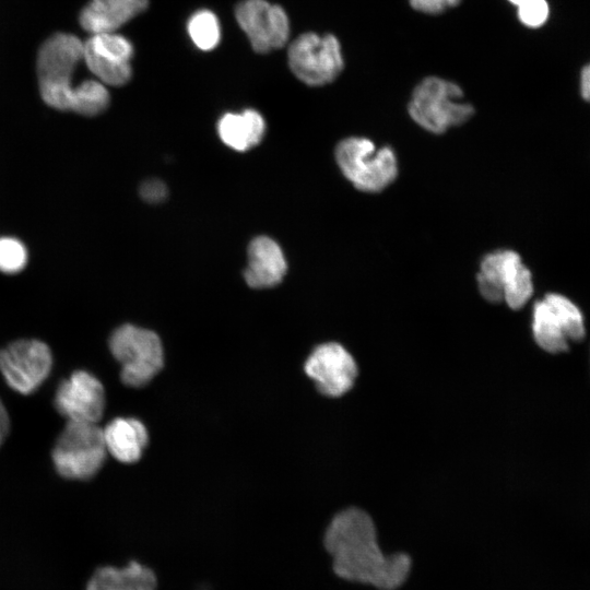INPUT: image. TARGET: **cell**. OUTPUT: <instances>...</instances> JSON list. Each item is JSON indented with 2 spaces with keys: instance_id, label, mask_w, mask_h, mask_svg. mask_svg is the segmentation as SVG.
Masks as SVG:
<instances>
[{
  "instance_id": "obj_13",
  "label": "cell",
  "mask_w": 590,
  "mask_h": 590,
  "mask_svg": "<svg viewBox=\"0 0 590 590\" xmlns=\"http://www.w3.org/2000/svg\"><path fill=\"white\" fill-rule=\"evenodd\" d=\"M102 382L86 370H75L57 387L54 406L67 421L96 423L105 410Z\"/></svg>"
},
{
  "instance_id": "obj_17",
  "label": "cell",
  "mask_w": 590,
  "mask_h": 590,
  "mask_svg": "<svg viewBox=\"0 0 590 590\" xmlns=\"http://www.w3.org/2000/svg\"><path fill=\"white\" fill-rule=\"evenodd\" d=\"M107 453L122 463L137 462L148 445L145 426L137 418L117 417L103 428Z\"/></svg>"
},
{
  "instance_id": "obj_14",
  "label": "cell",
  "mask_w": 590,
  "mask_h": 590,
  "mask_svg": "<svg viewBox=\"0 0 590 590\" xmlns=\"http://www.w3.org/2000/svg\"><path fill=\"white\" fill-rule=\"evenodd\" d=\"M305 371L315 381L320 393L337 398L353 387L357 365L341 344L328 342L317 346L308 356Z\"/></svg>"
},
{
  "instance_id": "obj_21",
  "label": "cell",
  "mask_w": 590,
  "mask_h": 590,
  "mask_svg": "<svg viewBox=\"0 0 590 590\" xmlns=\"http://www.w3.org/2000/svg\"><path fill=\"white\" fill-rule=\"evenodd\" d=\"M188 34L201 50H212L221 38V27L216 15L209 10H199L191 15L187 24Z\"/></svg>"
},
{
  "instance_id": "obj_24",
  "label": "cell",
  "mask_w": 590,
  "mask_h": 590,
  "mask_svg": "<svg viewBox=\"0 0 590 590\" xmlns=\"http://www.w3.org/2000/svg\"><path fill=\"white\" fill-rule=\"evenodd\" d=\"M461 0H409L411 7L425 14H439L453 8Z\"/></svg>"
},
{
  "instance_id": "obj_16",
  "label": "cell",
  "mask_w": 590,
  "mask_h": 590,
  "mask_svg": "<svg viewBox=\"0 0 590 590\" xmlns=\"http://www.w3.org/2000/svg\"><path fill=\"white\" fill-rule=\"evenodd\" d=\"M149 0H91L80 13V24L87 33L116 32L142 13Z\"/></svg>"
},
{
  "instance_id": "obj_18",
  "label": "cell",
  "mask_w": 590,
  "mask_h": 590,
  "mask_svg": "<svg viewBox=\"0 0 590 590\" xmlns=\"http://www.w3.org/2000/svg\"><path fill=\"white\" fill-rule=\"evenodd\" d=\"M264 131V119L255 109L227 113L217 122L220 139L227 146L239 152L247 151L259 144Z\"/></svg>"
},
{
  "instance_id": "obj_11",
  "label": "cell",
  "mask_w": 590,
  "mask_h": 590,
  "mask_svg": "<svg viewBox=\"0 0 590 590\" xmlns=\"http://www.w3.org/2000/svg\"><path fill=\"white\" fill-rule=\"evenodd\" d=\"M235 16L256 52L267 54L287 43L290 21L280 5L267 0H244L237 4Z\"/></svg>"
},
{
  "instance_id": "obj_6",
  "label": "cell",
  "mask_w": 590,
  "mask_h": 590,
  "mask_svg": "<svg viewBox=\"0 0 590 590\" xmlns=\"http://www.w3.org/2000/svg\"><path fill=\"white\" fill-rule=\"evenodd\" d=\"M476 282L481 295L491 303L505 302L511 309L523 307L533 294V278L519 253L500 249L481 261Z\"/></svg>"
},
{
  "instance_id": "obj_5",
  "label": "cell",
  "mask_w": 590,
  "mask_h": 590,
  "mask_svg": "<svg viewBox=\"0 0 590 590\" xmlns=\"http://www.w3.org/2000/svg\"><path fill=\"white\" fill-rule=\"evenodd\" d=\"M335 160L343 175L365 192H379L393 182L398 162L392 149H377L366 138L351 137L335 148Z\"/></svg>"
},
{
  "instance_id": "obj_3",
  "label": "cell",
  "mask_w": 590,
  "mask_h": 590,
  "mask_svg": "<svg viewBox=\"0 0 590 590\" xmlns=\"http://www.w3.org/2000/svg\"><path fill=\"white\" fill-rule=\"evenodd\" d=\"M462 99L463 92L458 84L428 76L414 88L409 103V114L426 131L444 133L473 116L472 105Z\"/></svg>"
},
{
  "instance_id": "obj_10",
  "label": "cell",
  "mask_w": 590,
  "mask_h": 590,
  "mask_svg": "<svg viewBox=\"0 0 590 590\" xmlns=\"http://www.w3.org/2000/svg\"><path fill=\"white\" fill-rule=\"evenodd\" d=\"M50 347L40 340L14 341L0 350V371L7 385L21 394L36 391L52 368Z\"/></svg>"
},
{
  "instance_id": "obj_25",
  "label": "cell",
  "mask_w": 590,
  "mask_h": 590,
  "mask_svg": "<svg viewBox=\"0 0 590 590\" xmlns=\"http://www.w3.org/2000/svg\"><path fill=\"white\" fill-rule=\"evenodd\" d=\"M140 194L148 202H161L167 196V188L158 179H149L141 185Z\"/></svg>"
},
{
  "instance_id": "obj_12",
  "label": "cell",
  "mask_w": 590,
  "mask_h": 590,
  "mask_svg": "<svg viewBox=\"0 0 590 590\" xmlns=\"http://www.w3.org/2000/svg\"><path fill=\"white\" fill-rule=\"evenodd\" d=\"M132 57L131 42L116 32L92 34L83 43V61L105 85L121 86L131 79Z\"/></svg>"
},
{
  "instance_id": "obj_1",
  "label": "cell",
  "mask_w": 590,
  "mask_h": 590,
  "mask_svg": "<svg viewBox=\"0 0 590 590\" xmlns=\"http://www.w3.org/2000/svg\"><path fill=\"white\" fill-rule=\"evenodd\" d=\"M324 546L333 558L334 573L349 581L394 590L410 573V557L403 553L385 555L371 518L358 508H347L332 519Z\"/></svg>"
},
{
  "instance_id": "obj_15",
  "label": "cell",
  "mask_w": 590,
  "mask_h": 590,
  "mask_svg": "<svg viewBox=\"0 0 590 590\" xmlns=\"http://www.w3.org/2000/svg\"><path fill=\"white\" fill-rule=\"evenodd\" d=\"M287 270L281 247L267 236H258L248 247V266L244 272L247 284L255 288L278 285Z\"/></svg>"
},
{
  "instance_id": "obj_7",
  "label": "cell",
  "mask_w": 590,
  "mask_h": 590,
  "mask_svg": "<svg viewBox=\"0 0 590 590\" xmlns=\"http://www.w3.org/2000/svg\"><path fill=\"white\" fill-rule=\"evenodd\" d=\"M109 350L121 365V381L129 387L146 385L163 367L162 342L148 329L120 326L109 338Z\"/></svg>"
},
{
  "instance_id": "obj_4",
  "label": "cell",
  "mask_w": 590,
  "mask_h": 590,
  "mask_svg": "<svg viewBox=\"0 0 590 590\" xmlns=\"http://www.w3.org/2000/svg\"><path fill=\"white\" fill-rule=\"evenodd\" d=\"M107 456L103 428L96 423L68 421L51 451L54 467L68 480L86 481L103 467Z\"/></svg>"
},
{
  "instance_id": "obj_19",
  "label": "cell",
  "mask_w": 590,
  "mask_h": 590,
  "mask_svg": "<svg viewBox=\"0 0 590 590\" xmlns=\"http://www.w3.org/2000/svg\"><path fill=\"white\" fill-rule=\"evenodd\" d=\"M153 571L131 562L123 568L101 567L90 578L86 590H155Z\"/></svg>"
},
{
  "instance_id": "obj_26",
  "label": "cell",
  "mask_w": 590,
  "mask_h": 590,
  "mask_svg": "<svg viewBox=\"0 0 590 590\" xmlns=\"http://www.w3.org/2000/svg\"><path fill=\"white\" fill-rule=\"evenodd\" d=\"M580 93L582 98L590 103V63L581 71Z\"/></svg>"
},
{
  "instance_id": "obj_20",
  "label": "cell",
  "mask_w": 590,
  "mask_h": 590,
  "mask_svg": "<svg viewBox=\"0 0 590 590\" xmlns=\"http://www.w3.org/2000/svg\"><path fill=\"white\" fill-rule=\"evenodd\" d=\"M108 104L109 93L106 85L91 79L75 85L70 110L84 116H96L103 113Z\"/></svg>"
},
{
  "instance_id": "obj_9",
  "label": "cell",
  "mask_w": 590,
  "mask_h": 590,
  "mask_svg": "<svg viewBox=\"0 0 590 590\" xmlns=\"http://www.w3.org/2000/svg\"><path fill=\"white\" fill-rule=\"evenodd\" d=\"M287 60L294 75L311 86L331 83L344 67L340 43L332 34L299 35L288 47Z\"/></svg>"
},
{
  "instance_id": "obj_22",
  "label": "cell",
  "mask_w": 590,
  "mask_h": 590,
  "mask_svg": "<svg viewBox=\"0 0 590 590\" xmlns=\"http://www.w3.org/2000/svg\"><path fill=\"white\" fill-rule=\"evenodd\" d=\"M27 263V250L16 238L0 237V271L4 273H17Z\"/></svg>"
},
{
  "instance_id": "obj_8",
  "label": "cell",
  "mask_w": 590,
  "mask_h": 590,
  "mask_svg": "<svg viewBox=\"0 0 590 590\" xmlns=\"http://www.w3.org/2000/svg\"><path fill=\"white\" fill-rule=\"evenodd\" d=\"M532 332L536 344L551 354L567 352L569 342L586 334L579 307L559 293H548L533 305Z\"/></svg>"
},
{
  "instance_id": "obj_2",
  "label": "cell",
  "mask_w": 590,
  "mask_h": 590,
  "mask_svg": "<svg viewBox=\"0 0 590 590\" xmlns=\"http://www.w3.org/2000/svg\"><path fill=\"white\" fill-rule=\"evenodd\" d=\"M83 61V42L75 35L58 33L38 50L37 75L43 101L52 108L70 110L78 64Z\"/></svg>"
},
{
  "instance_id": "obj_23",
  "label": "cell",
  "mask_w": 590,
  "mask_h": 590,
  "mask_svg": "<svg viewBox=\"0 0 590 590\" xmlns=\"http://www.w3.org/2000/svg\"><path fill=\"white\" fill-rule=\"evenodd\" d=\"M518 16L528 27L541 26L548 16V5L545 0H526L518 7Z\"/></svg>"
},
{
  "instance_id": "obj_27",
  "label": "cell",
  "mask_w": 590,
  "mask_h": 590,
  "mask_svg": "<svg viewBox=\"0 0 590 590\" xmlns=\"http://www.w3.org/2000/svg\"><path fill=\"white\" fill-rule=\"evenodd\" d=\"M510 3L519 7L522 2H524L526 0H508Z\"/></svg>"
}]
</instances>
